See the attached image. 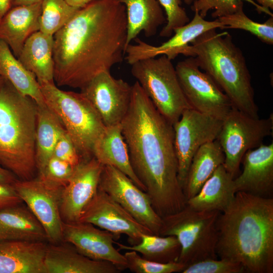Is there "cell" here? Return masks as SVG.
<instances>
[{
	"label": "cell",
	"instance_id": "cell-1",
	"mask_svg": "<svg viewBox=\"0 0 273 273\" xmlns=\"http://www.w3.org/2000/svg\"><path fill=\"white\" fill-rule=\"evenodd\" d=\"M126 37L122 4L98 0L79 9L53 35L55 83L82 89L123 61Z\"/></svg>",
	"mask_w": 273,
	"mask_h": 273
},
{
	"label": "cell",
	"instance_id": "cell-2",
	"mask_svg": "<svg viewBox=\"0 0 273 273\" xmlns=\"http://www.w3.org/2000/svg\"><path fill=\"white\" fill-rule=\"evenodd\" d=\"M132 86L130 104L121 122L122 133L131 167L162 218L187 204L178 179L173 127L138 81Z\"/></svg>",
	"mask_w": 273,
	"mask_h": 273
},
{
	"label": "cell",
	"instance_id": "cell-3",
	"mask_svg": "<svg viewBox=\"0 0 273 273\" xmlns=\"http://www.w3.org/2000/svg\"><path fill=\"white\" fill-rule=\"evenodd\" d=\"M218 258L241 264L245 273L273 272V199L243 192L218 217Z\"/></svg>",
	"mask_w": 273,
	"mask_h": 273
},
{
	"label": "cell",
	"instance_id": "cell-4",
	"mask_svg": "<svg viewBox=\"0 0 273 273\" xmlns=\"http://www.w3.org/2000/svg\"><path fill=\"white\" fill-rule=\"evenodd\" d=\"M181 54L194 58L229 98L234 108L258 118L251 75L245 58L226 31H207L185 47Z\"/></svg>",
	"mask_w": 273,
	"mask_h": 273
},
{
	"label": "cell",
	"instance_id": "cell-5",
	"mask_svg": "<svg viewBox=\"0 0 273 273\" xmlns=\"http://www.w3.org/2000/svg\"><path fill=\"white\" fill-rule=\"evenodd\" d=\"M36 118V103L6 79L0 90V163L20 180L33 178L37 170Z\"/></svg>",
	"mask_w": 273,
	"mask_h": 273
},
{
	"label": "cell",
	"instance_id": "cell-6",
	"mask_svg": "<svg viewBox=\"0 0 273 273\" xmlns=\"http://www.w3.org/2000/svg\"><path fill=\"white\" fill-rule=\"evenodd\" d=\"M39 84L45 103L60 119L81 160L92 158L106 126L90 103L81 92L62 90L55 82Z\"/></svg>",
	"mask_w": 273,
	"mask_h": 273
},
{
	"label": "cell",
	"instance_id": "cell-7",
	"mask_svg": "<svg viewBox=\"0 0 273 273\" xmlns=\"http://www.w3.org/2000/svg\"><path fill=\"white\" fill-rule=\"evenodd\" d=\"M220 213L197 210L186 204L180 210L162 218L159 236H174L177 239L181 251L177 262L186 266L217 259L216 222Z\"/></svg>",
	"mask_w": 273,
	"mask_h": 273
},
{
	"label": "cell",
	"instance_id": "cell-8",
	"mask_svg": "<svg viewBox=\"0 0 273 273\" xmlns=\"http://www.w3.org/2000/svg\"><path fill=\"white\" fill-rule=\"evenodd\" d=\"M171 61L165 55L140 60L131 65V73L157 110L173 125L192 108Z\"/></svg>",
	"mask_w": 273,
	"mask_h": 273
},
{
	"label": "cell",
	"instance_id": "cell-9",
	"mask_svg": "<svg viewBox=\"0 0 273 273\" xmlns=\"http://www.w3.org/2000/svg\"><path fill=\"white\" fill-rule=\"evenodd\" d=\"M273 116L267 118L252 117L233 108L222 121L217 140L224 154L223 166L235 178L245 153L255 149L272 135Z\"/></svg>",
	"mask_w": 273,
	"mask_h": 273
},
{
	"label": "cell",
	"instance_id": "cell-10",
	"mask_svg": "<svg viewBox=\"0 0 273 273\" xmlns=\"http://www.w3.org/2000/svg\"><path fill=\"white\" fill-rule=\"evenodd\" d=\"M175 69L191 107L223 121L233 108L232 103L214 80L201 70L194 58L178 62Z\"/></svg>",
	"mask_w": 273,
	"mask_h": 273
},
{
	"label": "cell",
	"instance_id": "cell-11",
	"mask_svg": "<svg viewBox=\"0 0 273 273\" xmlns=\"http://www.w3.org/2000/svg\"><path fill=\"white\" fill-rule=\"evenodd\" d=\"M222 124L221 120L190 108L173 125L178 179L183 189L195 154L202 145L217 139Z\"/></svg>",
	"mask_w": 273,
	"mask_h": 273
},
{
	"label": "cell",
	"instance_id": "cell-12",
	"mask_svg": "<svg viewBox=\"0 0 273 273\" xmlns=\"http://www.w3.org/2000/svg\"><path fill=\"white\" fill-rule=\"evenodd\" d=\"M98 189L105 192L138 222L159 236L162 218L152 207L148 194L124 173L111 165H103Z\"/></svg>",
	"mask_w": 273,
	"mask_h": 273
},
{
	"label": "cell",
	"instance_id": "cell-13",
	"mask_svg": "<svg viewBox=\"0 0 273 273\" xmlns=\"http://www.w3.org/2000/svg\"><path fill=\"white\" fill-rule=\"evenodd\" d=\"M22 202L43 226L47 240L52 244L62 242L63 221L60 213L62 189L40 177L17 179L13 184Z\"/></svg>",
	"mask_w": 273,
	"mask_h": 273
},
{
	"label": "cell",
	"instance_id": "cell-14",
	"mask_svg": "<svg viewBox=\"0 0 273 273\" xmlns=\"http://www.w3.org/2000/svg\"><path fill=\"white\" fill-rule=\"evenodd\" d=\"M132 86L114 78L110 71L93 78L81 93L90 103L105 126L120 123L129 109Z\"/></svg>",
	"mask_w": 273,
	"mask_h": 273
},
{
	"label": "cell",
	"instance_id": "cell-15",
	"mask_svg": "<svg viewBox=\"0 0 273 273\" xmlns=\"http://www.w3.org/2000/svg\"><path fill=\"white\" fill-rule=\"evenodd\" d=\"M79 221L90 223L119 237L125 235L131 245L139 243L143 235L153 234L109 195L99 189Z\"/></svg>",
	"mask_w": 273,
	"mask_h": 273
},
{
	"label": "cell",
	"instance_id": "cell-16",
	"mask_svg": "<svg viewBox=\"0 0 273 273\" xmlns=\"http://www.w3.org/2000/svg\"><path fill=\"white\" fill-rule=\"evenodd\" d=\"M120 237L88 222L63 223L62 241L72 245L84 256L96 260L113 263L121 271L127 269V262L114 245Z\"/></svg>",
	"mask_w": 273,
	"mask_h": 273
},
{
	"label": "cell",
	"instance_id": "cell-17",
	"mask_svg": "<svg viewBox=\"0 0 273 273\" xmlns=\"http://www.w3.org/2000/svg\"><path fill=\"white\" fill-rule=\"evenodd\" d=\"M194 13L191 21L175 28L174 35L160 46H152L136 38L134 39L136 43H130L125 50L124 59L126 62L131 65L139 61L159 55H165L172 60L181 54L183 50L192 41L203 33L212 29H223V25L217 19L207 21L198 12L194 11Z\"/></svg>",
	"mask_w": 273,
	"mask_h": 273
},
{
	"label": "cell",
	"instance_id": "cell-18",
	"mask_svg": "<svg viewBox=\"0 0 273 273\" xmlns=\"http://www.w3.org/2000/svg\"><path fill=\"white\" fill-rule=\"evenodd\" d=\"M103 165L95 157L82 160L63 188L60 213L63 222L78 221L98 190Z\"/></svg>",
	"mask_w": 273,
	"mask_h": 273
},
{
	"label": "cell",
	"instance_id": "cell-19",
	"mask_svg": "<svg viewBox=\"0 0 273 273\" xmlns=\"http://www.w3.org/2000/svg\"><path fill=\"white\" fill-rule=\"evenodd\" d=\"M242 172L234 178L236 192L271 198L273 191V142L248 151Z\"/></svg>",
	"mask_w": 273,
	"mask_h": 273
},
{
	"label": "cell",
	"instance_id": "cell-20",
	"mask_svg": "<svg viewBox=\"0 0 273 273\" xmlns=\"http://www.w3.org/2000/svg\"><path fill=\"white\" fill-rule=\"evenodd\" d=\"M42 1L36 3L14 6L0 19V39L17 58L26 40L39 30Z\"/></svg>",
	"mask_w": 273,
	"mask_h": 273
},
{
	"label": "cell",
	"instance_id": "cell-21",
	"mask_svg": "<svg viewBox=\"0 0 273 273\" xmlns=\"http://www.w3.org/2000/svg\"><path fill=\"white\" fill-rule=\"evenodd\" d=\"M47 246L44 257L47 273H119L121 270L107 261L90 259L71 244Z\"/></svg>",
	"mask_w": 273,
	"mask_h": 273
},
{
	"label": "cell",
	"instance_id": "cell-22",
	"mask_svg": "<svg viewBox=\"0 0 273 273\" xmlns=\"http://www.w3.org/2000/svg\"><path fill=\"white\" fill-rule=\"evenodd\" d=\"M44 242H0V273H47Z\"/></svg>",
	"mask_w": 273,
	"mask_h": 273
},
{
	"label": "cell",
	"instance_id": "cell-23",
	"mask_svg": "<svg viewBox=\"0 0 273 273\" xmlns=\"http://www.w3.org/2000/svg\"><path fill=\"white\" fill-rule=\"evenodd\" d=\"M93 155L102 165H111L120 170L145 192V187L131 167L121 123L106 126L94 144Z\"/></svg>",
	"mask_w": 273,
	"mask_h": 273
},
{
	"label": "cell",
	"instance_id": "cell-24",
	"mask_svg": "<svg viewBox=\"0 0 273 273\" xmlns=\"http://www.w3.org/2000/svg\"><path fill=\"white\" fill-rule=\"evenodd\" d=\"M234 178L221 165L187 205L197 210L224 212L235 197Z\"/></svg>",
	"mask_w": 273,
	"mask_h": 273
},
{
	"label": "cell",
	"instance_id": "cell-25",
	"mask_svg": "<svg viewBox=\"0 0 273 273\" xmlns=\"http://www.w3.org/2000/svg\"><path fill=\"white\" fill-rule=\"evenodd\" d=\"M46 240L43 226L28 207L18 204L0 210V242Z\"/></svg>",
	"mask_w": 273,
	"mask_h": 273
},
{
	"label": "cell",
	"instance_id": "cell-26",
	"mask_svg": "<svg viewBox=\"0 0 273 273\" xmlns=\"http://www.w3.org/2000/svg\"><path fill=\"white\" fill-rule=\"evenodd\" d=\"M54 38L38 31L25 41L17 58L39 83L54 82Z\"/></svg>",
	"mask_w": 273,
	"mask_h": 273
},
{
	"label": "cell",
	"instance_id": "cell-27",
	"mask_svg": "<svg viewBox=\"0 0 273 273\" xmlns=\"http://www.w3.org/2000/svg\"><path fill=\"white\" fill-rule=\"evenodd\" d=\"M125 7L127 20L126 49L143 32L146 37L155 35L166 22L158 0H116Z\"/></svg>",
	"mask_w": 273,
	"mask_h": 273
},
{
	"label": "cell",
	"instance_id": "cell-28",
	"mask_svg": "<svg viewBox=\"0 0 273 273\" xmlns=\"http://www.w3.org/2000/svg\"><path fill=\"white\" fill-rule=\"evenodd\" d=\"M224 161V154L217 139L205 143L197 150L192 160L183 188L187 201L199 192Z\"/></svg>",
	"mask_w": 273,
	"mask_h": 273
},
{
	"label": "cell",
	"instance_id": "cell-29",
	"mask_svg": "<svg viewBox=\"0 0 273 273\" xmlns=\"http://www.w3.org/2000/svg\"><path fill=\"white\" fill-rule=\"evenodd\" d=\"M0 70L2 75L21 95L29 97L37 105L45 104L40 85L34 75L14 55L0 39Z\"/></svg>",
	"mask_w": 273,
	"mask_h": 273
},
{
	"label": "cell",
	"instance_id": "cell-30",
	"mask_svg": "<svg viewBox=\"0 0 273 273\" xmlns=\"http://www.w3.org/2000/svg\"><path fill=\"white\" fill-rule=\"evenodd\" d=\"M64 129L59 118L46 104L37 105L35 160L38 174L53 156L55 145Z\"/></svg>",
	"mask_w": 273,
	"mask_h": 273
},
{
	"label": "cell",
	"instance_id": "cell-31",
	"mask_svg": "<svg viewBox=\"0 0 273 273\" xmlns=\"http://www.w3.org/2000/svg\"><path fill=\"white\" fill-rule=\"evenodd\" d=\"M114 244L119 251H134L145 259L164 263L177 262L181 251L179 241L174 236L144 234L141 242L134 245L127 246L116 241Z\"/></svg>",
	"mask_w": 273,
	"mask_h": 273
},
{
	"label": "cell",
	"instance_id": "cell-32",
	"mask_svg": "<svg viewBox=\"0 0 273 273\" xmlns=\"http://www.w3.org/2000/svg\"><path fill=\"white\" fill-rule=\"evenodd\" d=\"M243 1H241L232 14L216 18L223 25V29H239L249 32L261 41L273 44V17L264 23L253 21L244 13Z\"/></svg>",
	"mask_w": 273,
	"mask_h": 273
},
{
	"label": "cell",
	"instance_id": "cell-33",
	"mask_svg": "<svg viewBox=\"0 0 273 273\" xmlns=\"http://www.w3.org/2000/svg\"><path fill=\"white\" fill-rule=\"evenodd\" d=\"M79 9L69 5L65 0H42L39 31L53 36Z\"/></svg>",
	"mask_w": 273,
	"mask_h": 273
},
{
	"label": "cell",
	"instance_id": "cell-34",
	"mask_svg": "<svg viewBox=\"0 0 273 273\" xmlns=\"http://www.w3.org/2000/svg\"><path fill=\"white\" fill-rule=\"evenodd\" d=\"M241 1H246L251 4L259 14L264 13L273 17L270 10L260 6L253 0H196L192 4L191 9L194 12H198L204 18L209 11L214 10L211 14L212 17L217 18L233 13Z\"/></svg>",
	"mask_w": 273,
	"mask_h": 273
},
{
	"label": "cell",
	"instance_id": "cell-35",
	"mask_svg": "<svg viewBox=\"0 0 273 273\" xmlns=\"http://www.w3.org/2000/svg\"><path fill=\"white\" fill-rule=\"evenodd\" d=\"M127 262V269L135 273L182 272L186 265L178 262L160 263L143 258L132 250L124 254Z\"/></svg>",
	"mask_w": 273,
	"mask_h": 273
},
{
	"label": "cell",
	"instance_id": "cell-36",
	"mask_svg": "<svg viewBox=\"0 0 273 273\" xmlns=\"http://www.w3.org/2000/svg\"><path fill=\"white\" fill-rule=\"evenodd\" d=\"M75 167L52 156L38 176L52 185L64 187L69 181Z\"/></svg>",
	"mask_w": 273,
	"mask_h": 273
},
{
	"label": "cell",
	"instance_id": "cell-37",
	"mask_svg": "<svg viewBox=\"0 0 273 273\" xmlns=\"http://www.w3.org/2000/svg\"><path fill=\"white\" fill-rule=\"evenodd\" d=\"M164 10L166 22L159 35L169 37L172 35L175 28L182 26L190 21L187 12L181 7L182 0H158Z\"/></svg>",
	"mask_w": 273,
	"mask_h": 273
},
{
	"label": "cell",
	"instance_id": "cell-38",
	"mask_svg": "<svg viewBox=\"0 0 273 273\" xmlns=\"http://www.w3.org/2000/svg\"><path fill=\"white\" fill-rule=\"evenodd\" d=\"M182 273H245V271L239 263L218 258L189 265Z\"/></svg>",
	"mask_w": 273,
	"mask_h": 273
},
{
	"label": "cell",
	"instance_id": "cell-39",
	"mask_svg": "<svg viewBox=\"0 0 273 273\" xmlns=\"http://www.w3.org/2000/svg\"><path fill=\"white\" fill-rule=\"evenodd\" d=\"M53 155L74 167L82 161L72 140L65 129L55 145Z\"/></svg>",
	"mask_w": 273,
	"mask_h": 273
},
{
	"label": "cell",
	"instance_id": "cell-40",
	"mask_svg": "<svg viewBox=\"0 0 273 273\" xmlns=\"http://www.w3.org/2000/svg\"><path fill=\"white\" fill-rule=\"evenodd\" d=\"M22 202L12 184L0 182V210Z\"/></svg>",
	"mask_w": 273,
	"mask_h": 273
},
{
	"label": "cell",
	"instance_id": "cell-41",
	"mask_svg": "<svg viewBox=\"0 0 273 273\" xmlns=\"http://www.w3.org/2000/svg\"><path fill=\"white\" fill-rule=\"evenodd\" d=\"M14 174L5 168L0 163V182L13 184L17 179Z\"/></svg>",
	"mask_w": 273,
	"mask_h": 273
},
{
	"label": "cell",
	"instance_id": "cell-42",
	"mask_svg": "<svg viewBox=\"0 0 273 273\" xmlns=\"http://www.w3.org/2000/svg\"><path fill=\"white\" fill-rule=\"evenodd\" d=\"M15 0H0V19L12 7Z\"/></svg>",
	"mask_w": 273,
	"mask_h": 273
},
{
	"label": "cell",
	"instance_id": "cell-43",
	"mask_svg": "<svg viewBox=\"0 0 273 273\" xmlns=\"http://www.w3.org/2000/svg\"><path fill=\"white\" fill-rule=\"evenodd\" d=\"M69 5L81 9L89 4L98 0H65Z\"/></svg>",
	"mask_w": 273,
	"mask_h": 273
},
{
	"label": "cell",
	"instance_id": "cell-44",
	"mask_svg": "<svg viewBox=\"0 0 273 273\" xmlns=\"http://www.w3.org/2000/svg\"><path fill=\"white\" fill-rule=\"evenodd\" d=\"M257 4L263 8L273 10V0H253Z\"/></svg>",
	"mask_w": 273,
	"mask_h": 273
},
{
	"label": "cell",
	"instance_id": "cell-45",
	"mask_svg": "<svg viewBox=\"0 0 273 273\" xmlns=\"http://www.w3.org/2000/svg\"><path fill=\"white\" fill-rule=\"evenodd\" d=\"M42 0H15L14 6L26 5L38 3Z\"/></svg>",
	"mask_w": 273,
	"mask_h": 273
},
{
	"label": "cell",
	"instance_id": "cell-46",
	"mask_svg": "<svg viewBox=\"0 0 273 273\" xmlns=\"http://www.w3.org/2000/svg\"><path fill=\"white\" fill-rule=\"evenodd\" d=\"M5 78L0 74V90L5 82Z\"/></svg>",
	"mask_w": 273,
	"mask_h": 273
},
{
	"label": "cell",
	"instance_id": "cell-47",
	"mask_svg": "<svg viewBox=\"0 0 273 273\" xmlns=\"http://www.w3.org/2000/svg\"><path fill=\"white\" fill-rule=\"evenodd\" d=\"M196 0H184L185 3L188 5H192Z\"/></svg>",
	"mask_w": 273,
	"mask_h": 273
},
{
	"label": "cell",
	"instance_id": "cell-48",
	"mask_svg": "<svg viewBox=\"0 0 273 273\" xmlns=\"http://www.w3.org/2000/svg\"><path fill=\"white\" fill-rule=\"evenodd\" d=\"M0 74H1V75H2V74H1V70H0Z\"/></svg>",
	"mask_w": 273,
	"mask_h": 273
}]
</instances>
